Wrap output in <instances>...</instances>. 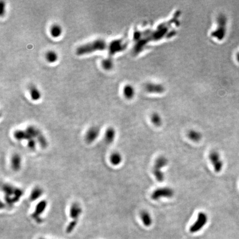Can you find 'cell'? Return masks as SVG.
Here are the masks:
<instances>
[{
	"label": "cell",
	"instance_id": "cell-1",
	"mask_svg": "<svg viewBox=\"0 0 239 239\" xmlns=\"http://www.w3.org/2000/svg\"><path fill=\"white\" fill-rule=\"evenodd\" d=\"M107 47L106 42L104 40L99 38L79 45L76 49L75 53L78 56H82L98 51H104Z\"/></svg>",
	"mask_w": 239,
	"mask_h": 239
},
{
	"label": "cell",
	"instance_id": "cell-2",
	"mask_svg": "<svg viewBox=\"0 0 239 239\" xmlns=\"http://www.w3.org/2000/svg\"><path fill=\"white\" fill-rule=\"evenodd\" d=\"M3 191L6 202L10 203V204H14L20 199L22 195V191L11 185H5L3 187Z\"/></svg>",
	"mask_w": 239,
	"mask_h": 239
},
{
	"label": "cell",
	"instance_id": "cell-3",
	"mask_svg": "<svg viewBox=\"0 0 239 239\" xmlns=\"http://www.w3.org/2000/svg\"><path fill=\"white\" fill-rule=\"evenodd\" d=\"M168 160L164 156H160L158 158L155 162L153 168V173L155 178L159 182H162L165 179V176L162 168L168 165Z\"/></svg>",
	"mask_w": 239,
	"mask_h": 239
},
{
	"label": "cell",
	"instance_id": "cell-4",
	"mask_svg": "<svg viewBox=\"0 0 239 239\" xmlns=\"http://www.w3.org/2000/svg\"><path fill=\"white\" fill-rule=\"evenodd\" d=\"M69 213L71 218L73 219V221L69 224L66 229V232L67 233H71L76 227L79 217H80L82 214V208L78 203H74L71 206Z\"/></svg>",
	"mask_w": 239,
	"mask_h": 239
},
{
	"label": "cell",
	"instance_id": "cell-5",
	"mask_svg": "<svg viewBox=\"0 0 239 239\" xmlns=\"http://www.w3.org/2000/svg\"><path fill=\"white\" fill-rule=\"evenodd\" d=\"M227 31V18L221 14L218 18V27L212 34L218 40H222L225 38Z\"/></svg>",
	"mask_w": 239,
	"mask_h": 239
},
{
	"label": "cell",
	"instance_id": "cell-6",
	"mask_svg": "<svg viewBox=\"0 0 239 239\" xmlns=\"http://www.w3.org/2000/svg\"><path fill=\"white\" fill-rule=\"evenodd\" d=\"M208 217L204 212H200L198 214L195 222L191 226L189 231L191 233H197L204 228L208 222Z\"/></svg>",
	"mask_w": 239,
	"mask_h": 239
},
{
	"label": "cell",
	"instance_id": "cell-7",
	"mask_svg": "<svg viewBox=\"0 0 239 239\" xmlns=\"http://www.w3.org/2000/svg\"><path fill=\"white\" fill-rule=\"evenodd\" d=\"M175 195V191L170 187H163L157 189L153 191L151 198L153 200H158L161 198H171Z\"/></svg>",
	"mask_w": 239,
	"mask_h": 239
},
{
	"label": "cell",
	"instance_id": "cell-8",
	"mask_svg": "<svg viewBox=\"0 0 239 239\" xmlns=\"http://www.w3.org/2000/svg\"><path fill=\"white\" fill-rule=\"evenodd\" d=\"M209 160L212 165L214 167V170L217 173H219L222 171L224 163L220 157L219 153L217 151H211L209 154Z\"/></svg>",
	"mask_w": 239,
	"mask_h": 239
},
{
	"label": "cell",
	"instance_id": "cell-9",
	"mask_svg": "<svg viewBox=\"0 0 239 239\" xmlns=\"http://www.w3.org/2000/svg\"><path fill=\"white\" fill-rule=\"evenodd\" d=\"M109 53L110 56L123 51L125 48V43L122 40H114L108 45Z\"/></svg>",
	"mask_w": 239,
	"mask_h": 239
},
{
	"label": "cell",
	"instance_id": "cell-10",
	"mask_svg": "<svg viewBox=\"0 0 239 239\" xmlns=\"http://www.w3.org/2000/svg\"><path fill=\"white\" fill-rule=\"evenodd\" d=\"M100 134V129L98 127L93 126L88 129L85 135L86 141L88 143H91L95 141Z\"/></svg>",
	"mask_w": 239,
	"mask_h": 239
},
{
	"label": "cell",
	"instance_id": "cell-11",
	"mask_svg": "<svg viewBox=\"0 0 239 239\" xmlns=\"http://www.w3.org/2000/svg\"><path fill=\"white\" fill-rule=\"evenodd\" d=\"M28 91L31 98L33 101H38L41 98V93L35 85H30L28 88Z\"/></svg>",
	"mask_w": 239,
	"mask_h": 239
},
{
	"label": "cell",
	"instance_id": "cell-12",
	"mask_svg": "<svg viewBox=\"0 0 239 239\" xmlns=\"http://www.w3.org/2000/svg\"><path fill=\"white\" fill-rule=\"evenodd\" d=\"M122 93L124 97L127 99H131L134 97L135 95V87L132 85H126L122 90Z\"/></svg>",
	"mask_w": 239,
	"mask_h": 239
},
{
	"label": "cell",
	"instance_id": "cell-13",
	"mask_svg": "<svg viewBox=\"0 0 239 239\" xmlns=\"http://www.w3.org/2000/svg\"><path fill=\"white\" fill-rule=\"evenodd\" d=\"M140 218L142 223L146 227H149L152 224L153 220L152 217L148 211L143 210L140 213Z\"/></svg>",
	"mask_w": 239,
	"mask_h": 239
},
{
	"label": "cell",
	"instance_id": "cell-14",
	"mask_svg": "<svg viewBox=\"0 0 239 239\" xmlns=\"http://www.w3.org/2000/svg\"><path fill=\"white\" fill-rule=\"evenodd\" d=\"M116 136V131L113 127H109L107 129L105 133V142L108 144L113 143Z\"/></svg>",
	"mask_w": 239,
	"mask_h": 239
},
{
	"label": "cell",
	"instance_id": "cell-15",
	"mask_svg": "<svg viewBox=\"0 0 239 239\" xmlns=\"http://www.w3.org/2000/svg\"><path fill=\"white\" fill-rule=\"evenodd\" d=\"M63 33L62 27L58 24H54L50 28V34L51 36L54 38L60 37Z\"/></svg>",
	"mask_w": 239,
	"mask_h": 239
},
{
	"label": "cell",
	"instance_id": "cell-16",
	"mask_svg": "<svg viewBox=\"0 0 239 239\" xmlns=\"http://www.w3.org/2000/svg\"><path fill=\"white\" fill-rule=\"evenodd\" d=\"M45 59L49 63H54L58 60V54L54 51H49L45 54Z\"/></svg>",
	"mask_w": 239,
	"mask_h": 239
},
{
	"label": "cell",
	"instance_id": "cell-17",
	"mask_svg": "<svg viewBox=\"0 0 239 239\" xmlns=\"http://www.w3.org/2000/svg\"><path fill=\"white\" fill-rule=\"evenodd\" d=\"M110 160L111 163L114 166H118L122 160V157L121 154L118 152H114L110 156Z\"/></svg>",
	"mask_w": 239,
	"mask_h": 239
},
{
	"label": "cell",
	"instance_id": "cell-18",
	"mask_svg": "<svg viewBox=\"0 0 239 239\" xmlns=\"http://www.w3.org/2000/svg\"><path fill=\"white\" fill-rule=\"evenodd\" d=\"M188 136L190 140L194 142H199L202 138V135L200 132L193 129L189 131Z\"/></svg>",
	"mask_w": 239,
	"mask_h": 239
},
{
	"label": "cell",
	"instance_id": "cell-19",
	"mask_svg": "<svg viewBox=\"0 0 239 239\" xmlns=\"http://www.w3.org/2000/svg\"><path fill=\"white\" fill-rule=\"evenodd\" d=\"M101 67L105 71H110L114 67V62L111 57L103 59L101 62Z\"/></svg>",
	"mask_w": 239,
	"mask_h": 239
},
{
	"label": "cell",
	"instance_id": "cell-20",
	"mask_svg": "<svg viewBox=\"0 0 239 239\" xmlns=\"http://www.w3.org/2000/svg\"><path fill=\"white\" fill-rule=\"evenodd\" d=\"M151 121L156 126H160L162 124V119L158 113L152 114L151 116Z\"/></svg>",
	"mask_w": 239,
	"mask_h": 239
},
{
	"label": "cell",
	"instance_id": "cell-21",
	"mask_svg": "<svg viewBox=\"0 0 239 239\" xmlns=\"http://www.w3.org/2000/svg\"><path fill=\"white\" fill-rule=\"evenodd\" d=\"M11 163L12 167L17 170L21 166V158L18 155L14 156L12 158Z\"/></svg>",
	"mask_w": 239,
	"mask_h": 239
},
{
	"label": "cell",
	"instance_id": "cell-22",
	"mask_svg": "<svg viewBox=\"0 0 239 239\" xmlns=\"http://www.w3.org/2000/svg\"><path fill=\"white\" fill-rule=\"evenodd\" d=\"M42 194V190L40 188H35L32 192L31 199H36L38 197H40Z\"/></svg>",
	"mask_w": 239,
	"mask_h": 239
},
{
	"label": "cell",
	"instance_id": "cell-23",
	"mask_svg": "<svg viewBox=\"0 0 239 239\" xmlns=\"http://www.w3.org/2000/svg\"><path fill=\"white\" fill-rule=\"evenodd\" d=\"M0 13H1V16H2L3 14H5V10H6V5L5 2H3V1H0Z\"/></svg>",
	"mask_w": 239,
	"mask_h": 239
},
{
	"label": "cell",
	"instance_id": "cell-24",
	"mask_svg": "<svg viewBox=\"0 0 239 239\" xmlns=\"http://www.w3.org/2000/svg\"><path fill=\"white\" fill-rule=\"evenodd\" d=\"M236 60L239 63V52L236 54Z\"/></svg>",
	"mask_w": 239,
	"mask_h": 239
},
{
	"label": "cell",
	"instance_id": "cell-25",
	"mask_svg": "<svg viewBox=\"0 0 239 239\" xmlns=\"http://www.w3.org/2000/svg\"><path fill=\"white\" fill-rule=\"evenodd\" d=\"M39 239H44V238H40Z\"/></svg>",
	"mask_w": 239,
	"mask_h": 239
}]
</instances>
